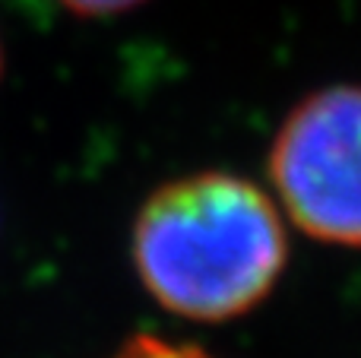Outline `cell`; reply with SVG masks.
Wrapping results in <instances>:
<instances>
[{
	"label": "cell",
	"instance_id": "obj_1",
	"mask_svg": "<svg viewBox=\"0 0 361 358\" xmlns=\"http://www.w3.org/2000/svg\"><path fill=\"white\" fill-rule=\"evenodd\" d=\"M133 264L146 292L187 321H231L257 308L286 270L276 203L228 171L162 184L133 222Z\"/></svg>",
	"mask_w": 361,
	"mask_h": 358
},
{
	"label": "cell",
	"instance_id": "obj_2",
	"mask_svg": "<svg viewBox=\"0 0 361 358\" xmlns=\"http://www.w3.org/2000/svg\"><path fill=\"white\" fill-rule=\"evenodd\" d=\"M269 181L305 235L361 247V86L317 89L292 108L269 149Z\"/></svg>",
	"mask_w": 361,
	"mask_h": 358
},
{
	"label": "cell",
	"instance_id": "obj_3",
	"mask_svg": "<svg viewBox=\"0 0 361 358\" xmlns=\"http://www.w3.org/2000/svg\"><path fill=\"white\" fill-rule=\"evenodd\" d=\"M111 358H212L200 346H187V342H169L159 336H133L118 349Z\"/></svg>",
	"mask_w": 361,
	"mask_h": 358
},
{
	"label": "cell",
	"instance_id": "obj_4",
	"mask_svg": "<svg viewBox=\"0 0 361 358\" xmlns=\"http://www.w3.org/2000/svg\"><path fill=\"white\" fill-rule=\"evenodd\" d=\"M76 16H114V13H127L140 6L143 0H57Z\"/></svg>",
	"mask_w": 361,
	"mask_h": 358
},
{
	"label": "cell",
	"instance_id": "obj_5",
	"mask_svg": "<svg viewBox=\"0 0 361 358\" xmlns=\"http://www.w3.org/2000/svg\"><path fill=\"white\" fill-rule=\"evenodd\" d=\"M0 73H4V48H0Z\"/></svg>",
	"mask_w": 361,
	"mask_h": 358
}]
</instances>
